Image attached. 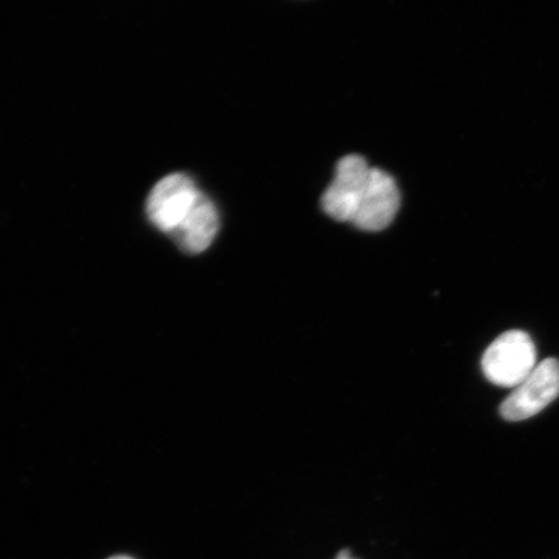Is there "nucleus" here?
<instances>
[{"label":"nucleus","instance_id":"423d86ee","mask_svg":"<svg viewBox=\"0 0 559 559\" xmlns=\"http://www.w3.org/2000/svg\"><path fill=\"white\" fill-rule=\"evenodd\" d=\"M219 229V216L213 201L200 193L190 214L171 235L178 247L187 254H201L215 239Z\"/></svg>","mask_w":559,"mask_h":559},{"label":"nucleus","instance_id":"6e6552de","mask_svg":"<svg viewBox=\"0 0 559 559\" xmlns=\"http://www.w3.org/2000/svg\"><path fill=\"white\" fill-rule=\"evenodd\" d=\"M338 559H349V558H347L345 555H341V557Z\"/></svg>","mask_w":559,"mask_h":559},{"label":"nucleus","instance_id":"0eeeda50","mask_svg":"<svg viewBox=\"0 0 559 559\" xmlns=\"http://www.w3.org/2000/svg\"><path fill=\"white\" fill-rule=\"evenodd\" d=\"M109 559H132L130 557H124V556H117V557H111Z\"/></svg>","mask_w":559,"mask_h":559},{"label":"nucleus","instance_id":"39448f33","mask_svg":"<svg viewBox=\"0 0 559 559\" xmlns=\"http://www.w3.org/2000/svg\"><path fill=\"white\" fill-rule=\"evenodd\" d=\"M400 206L401 193L393 177L372 167L365 194L352 223L367 233H379L391 225Z\"/></svg>","mask_w":559,"mask_h":559},{"label":"nucleus","instance_id":"7ed1b4c3","mask_svg":"<svg viewBox=\"0 0 559 559\" xmlns=\"http://www.w3.org/2000/svg\"><path fill=\"white\" fill-rule=\"evenodd\" d=\"M200 193L188 175H167L153 187L146 201V214L153 226L171 236L190 214Z\"/></svg>","mask_w":559,"mask_h":559},{"label":"nucleus","instance_id":"20e7f679","mask_svg":"<svg viewBox=\"0 0 559 559\" xmlns=\"http://www.w3.org/2000/svg\"><path fill=\"white\" fill-rule=\"evenodd\" d=\"M367 160L358 155L342 158L335 169L332 185L321 199L326 215L340 222H352L365 194L369 174Z\"/></svg>","mask_w":559,"mask_h":559},{"label":"nucleus","instance_id":"f03ea898","mask_svg":"<svg viewBox=\"0 0 559 559\" xmlns=\"http://www.w3.org/2000/svg\"><path fill=\"white\" fill-rule=\"evenodd\" d=\"M559 396V361L545 359L515 388L500 407L507 421L534 417Z\"/></svg>","mask_w":559,"mask_h":559},{"label":"nucleus","instance_id":"f257e3e1","mask_svg":"<svg viewBox=\"0 0 559 559\" xmlns=\"http://www.w3.org/2000/svg\"><path fill=\"white\" fill-rule=\"evenodd\" d=\"M537 366L533 338L523 331H509L496 338L481 358L486 379L501 388H516Z\"/></svg>","mask_w":559,"mask_h":559}]
</instances>
